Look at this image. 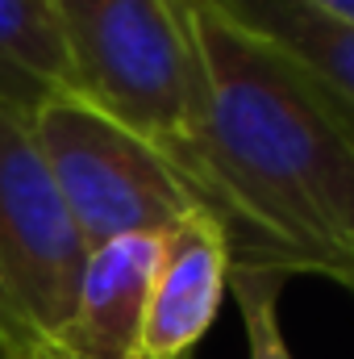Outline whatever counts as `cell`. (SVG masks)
<instances>
[{
	"mask_svg": "<svg viewBox=\"0 0 354 359\" xmlns=\"http://www.w3.org/2000/svg\"><path fill=\"white\" fill-rule=\"evenodd\" d=\"M196 50V151L229 268L317 271L354 292V113L208 0L183 8Z\"/></svg>",
	"mask_w": 354,
	"mask_h": 359,
	"instance_id": "cell-1",
	"label": "cell"
},
{
	"mask_svg": "<svg viewBox=\"0 0 354 359\" xmlns=\"http://www.w3.org/2000/svg\"><path fill=\"white\" fill-rule=\"evenodd\" d=\"M71 92L146 138L196 192L200 209L221 226L217 192L196 151L200 76L187 42L183 8L171 0H46Z\"/></svg>",
	"mask_w": 354,
	"mask_h": 359,
	"instance_id": "cell-2",
	"label": "cell"
},
{
	"mask_svg": "<svg viewBox=\"0 0 354 359\" xmlns=\"http://www.w3.org/2000/svg\"><path fill=\"white\" fill-rule=\"evenodd\" d=\"M25 126L88 255L121 238H163L204 213L167 155L76 92L46 96Z\"/></svg>",
	"mask_w": 354,
	"mask_h": 359,
	"instance_id": "cell-3",
	"label": "cell"
},
{
	"mask_svg": "<svg viewBox=\"0 0 354 359\" xmlns=\"http://www.w3.org/2000/svg\"><path fill=\"white\" fill-rule=\"evenodd\" d=\"M88 268V247L29 126L0 109V351L50 359Z\"/></svg>",
	"mask_w": 354,
	"mask_h": 359,
	"instance_id": "cell-4",
	"label": "cell"
},
{
	"mask_svg": "<svg viewBox=\"0 0 354 359\" xmlns=\"http://www.w3.org/2000/svg\"><path fill=\"white\" fill-rule=\"evenodd\" d=\"M229 284V243L208 213L183 217L159 238L146 301L142 359H192Z\"/></svg>",
	"mask_w": 354,
	"mask_h": 359,
	"instance_id": "cell-5",
	"label": "cell"
},
{
	"mask_svg": "<svg viewBox=\"0 0 354 359\" xmlns=\"http://www.w3.org/2000/svg\"><path fill=\"white\" fill-rule=\"evenodd\" d=\"M155 264L159 238H121L92 251L50 359H142Z\"/></svg>",
	"mask_w": 354,
	"mask_h": 359,
	"instance_id": "cell-6",
	"label": "cell"
},
{
	"mask_svg": "<svg viewBox=\"0 0 354 359\" xmlns=\"http://www.w3.org/2000/svg\"><path fill=\"white\" fill-rule=\"evenodd\" d=\"M225 21L271 42L354 113V25L304 0H208Z\"/></svg>",
	"mask_w": 354,
	"mask_h": 359,
	"instance_id": "cell-7",
	"label": "cell"
},
{
	"mask_svg": "<svg viewBox=\"0 0 354 359\" xmlns=\"http://www.w3.org/2000/svg\"><path fill=\"white\" fill-rule=\"evenodd\" d=\"M55 92H71V76L50 4L0 0V109L29 121Z\"/></svg>",
	"mask_w": 354,
	"mask_h": 359,
	"instance_id": "cell-8",
	"label": "cell"
},
{
	"mask_svg": "<svg viewBox=\"0 0 354 359\" xmlns=\"http://www.w3.org/2000/svg\"><path fill=\"white\" fill-rule=\"evenodd\" d=\"M234 301L242 309V326H246V343H250V359H292L288 343L279 334V288H283V271H242L229 268V284Z\"/></svg>",
	"mask_w": 354,
	"mask_h": 359,
	"instance_id": "cell-9",
	"label": "cell"
},
{
	"mask_svg": "<svg viewBox=\"0 0 354 359\" xmlns=\"http://www.w3.org/2000/svg\"><path fill=\"white\" fill-rule=\"evenodd\" d=\"M304 4H313V8H321L330 17H342V21L354 25V0H304Z\"/></svg>",
	"mask_w": 354,
	"mask_h": 359,
	"instance_id": "cell-10",
	"label": "cell"
},
{
	"mask_svg": "<svg viewBox=\"0 0 354 359\" xmlns=\"http://www.w3.org/2000/svg\"><path fill=\"white\" fill-rule=\"evenodd\" d=\"M171 4H176V8H183V4H187V0H171Z\"/></svg>",
	"mask_w": 354,
	"mask_h": 359,
	"instance_id": "cell-11",
	"label": "cell"
},
{
	"mask_svg": "<svg viewBox=\"0 0 354 359\" xmlns=\"http://www.w3.org/2000/svg\"><path fill=\"white\" fill-rule=\"evenodd\" d=\"M0 359H4V351H0Z\"/></svg>",
	"mask_w": 354,
	"mask_h": 359,
	"instance_id": "cell-12",
	"label": "cell"
}]
</instances>
